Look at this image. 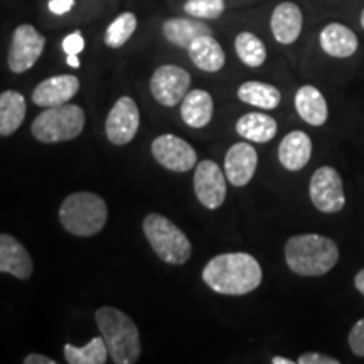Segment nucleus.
<instances>
[{
	"mask_svg": "<svg viewBox=\"0 0 364 364\" xmlns=\"http://www.w3.org/2000/svg\"><path fill=\"white\" fill-rule=\"evenodd\" d=\"M260 263L248 253H223L211 258L203 270V280L213 292L247 295L262 284Z\"/></svg>",
	"mask_w": 364,
	"mask_h": 364,
	"instance_id": "1",
	"label": "nucleus"
},
{
	"mask_svg": "<svg viewBox=\"0 0 364 364\" xmlns=\"http://www.w3.org/2000/svg\"><path fill=\"white\" fill-rule=\"evenodd\" d=\"M285 260L290 270L302 277L326 275L339 260V250L322 235H297L285 245Z\"/></svg>",
	"mask_w": 364,
	"mask_h": 364,
	"instance_id": "2",
	"label": "nucleus"
},
{
	"mask_svg": "<svg viewBox=\"0 0 364 364\" xmlns=\"http://www.w3.org/2000/svg\"><path fill=\"white\" fill-rule=\"evenodd\" d=\"M98 331L107 343L108 354L115 364H134L142 354L140 332L135 322L115 307H102L95 314Z\"/></svg>",
	"mask_w": 364,
	"mask_h": 364,
	"instance_id": "3",
	"label": "nucleus"
},
{
	"mask_svg": "<svg viewBox=\"0 0 364 364\" xmlns=\"http://www.w3.org/2000/svg\"><path fill=\"white\" fill-rule=\"evenodd\" d=\"M108 208L102 196L95 193H73L59 208V221L68 233L90 238L107 225Z\"/></svg>",
	"mask_w": 364,
	"mask_h": 364,
	"instance_id": "4",
	"label": "nucleus"
},
{
	"mask_svg": "<svg viewBox=\"0 0 364 364\" xmlns=\"http://www.w3.org/2000/svg\"><path fill=\"white\" fill-rule=\"evenodd\" d=\"M142 228L154 253L164 263L184 265L193 255V245H191L188 236L166 216L150 213L144 220Z\"/></svg>",
	"mask_w": 364,
	"mask_h": 364,
	"instance_id": "5",
	"label": "nucleus"
},
{
	"mask_svg": "<svg viewBox=\"0 0 364 364\" xmlns=\"http://www.w3.org/2000/svg\"><path fill=\"white\" fill-rule=\"evenodd\" d=\"M86 115L78 105H59L46 108L33 122L31 132L43 144H59L76 139L85 129Z\"/></svg>",
	"mask_w": 364,
	"mask_h": 364,
	"instance_id": "6",
	"label": "nucleus"
},
{
	"mask_svg": "<svg viewBox=\"0 0 364 364\" xmlns=\"http://www.w3.org/2000/svg\"><path fill=\"white\" fill-rule=\"evenodd\" d=\"M44 46L46 38L34 26L22 24L17 27L14 31L11 48H9V70L17 75L29 71L38 63L44 51Z\"/></svg>",
	"mask_w": 364,
	"mask_h": 364,
	"instance_id": "7",
	"label": "nucleus"
},
{
	"mask_svg": "<svg viewBox=\"0 0 364 364\" xmlns=\"http://www.w3.org/2000/svg\"><path fill=\"white\" fill-rule=\"evenodd\" d=\"M311 201L321 213H339L346 206L344 186L334 167H321L314 172L309 186Z\"/></svg>",
	"mask_w": 364,
	"mask_h": 364,
	"instance_id": "8",
	"label": "nucleus"
},
{
	"mask_svg": "<svg viewBox=\"0 0 364 364\" xmlns=\"http://www.w3.org/2000/svg\"><path fill=\"white\" fill-rule=\"evenodd\" d=\"M191 86V75L184 68L164 65L150 78V93L162 107H176L184 100Z\"/></svg>",
	"mask_w": 364,
	"mask_h": 364,
	"instance_id": "9",
	"label": "nucleus"
},
{
	"mask_svg": "<svg viewBox=\"0 0 364 364\" xmlns=\"http://www.w3.org/2000/svg\"><path fill=\"white\" fill-rule=\"evenodd\" d=\"M152 156L172 172H188L198 164V154L193 145L172 134H164L154 140Z\"/></svg>",
	"mask_w": 364,
	"mask_h": 364,
	"instance_id": "10",
	"label": "nucleus"
},
{
	"mask_svg": "<svg viewBox=\"0 0 364 364\" xmlns=\"http://www.w3.org/2000/svg\"><path fill=\"white\" fill-rule=\"evenodd\" d=\"M140 127V112L130 97L117 100L108 113L105 132L113 145H127L135 139Z\"/></svg>",
	"mask_w": 364,
	"mask_h": 364,
	"instance_id": "11",
	"label": "nucleus"
},
{
	"mask_svg": "<svg viewBox=\"0 0 364 364\" xmlns=\"http://www.w3.org/2000/svg\"><path fill=\"white\" fill-rule=\"evenodd\" d=\"M225 172L215 161H203L194 171V193L208 209H218L226 199Z\"/></svg>",
	"mask_w": 364,
	"mask_h": 364,
	"instance_id": "12",
	"label": "nucleus"
},
{
	"mask_svg": "<svg viewBox=\"0 0 364 364\" xmlns=\"http://www.w3.org/2000/svg\"><path fill=\"white\" fill-rule=\"evenodd\" d=\"M258 166V154L253 145L238 142L231 145L225 157V174L228 182L243 188L253 179Z\"/></svg>",
	"mask_w": 364,
	"mask_h": 364,
	"instance_id": "13",
	"label": "nucleus"
},
{
	"mask_svg": "<svg viewBox=\"0 0 364 364\" xmlns=\"http://www.w3.org/2000/svg\"><path fill=\"white\" fill-rule=\"evenodd\" d=\"M80 91V80L73 75H58L44 80L33 91V102L38 107L51 108L66 105Z\"/></svg>",
	"mask_w": 364,
	"mask_h": 364,
	"instance_id": "14",
	"label": "nucleus"
},
{
	"mask_svg": "<svg viewBox=\"0 0 364 364\" xmlns=\"http://www.w3.org/2000/svg\"><path fill=\"white\" fill-rule=\"evenodd\" d=\"M34 263L24 245L14 236L0 235V273H9L19 280L31 279Z\"/></svg>",
	"mask_w": 364,
	"mask_h": 364,
	"instance_id": "15",
	"label": "nucleus"
},
{
	"mask_svg": "<svg viewBox=\"0 0 364 364\" xmlns=\"http://www.w3.org/2000/svg\"><path fill=\"white\" fill-rule=\"evenodd\" d=\"M302 11L297 4L294 2H282L273 9L270 27L272 34L277 43L280 44H292L299 39L302 33Z\"/></svg>",
	"mask_w": 364,
	"mask_h": 364,
	"instance_id": "16",
	"label": "nucleus"
},
{
	"mask_svg": "<svg viewBox=\"0 0 364 364\" xmlns=\"http://www.w3.org/2000/svg\"><path fill=\"white\" fill-rule=\"evenodd\" d=\"M312 156V140L306 132H290L279 147V161L287 171L297 172L307 166Z\"/></svg>",
	"mask_w": 364,
	"mask_h": 364,
	"instance_id": "17",
	"label": "nucleus"
},
{
	"mask_svg": "<svg viewBox=\"0 0 364 364\" xmlns=\"http://www.w3.org/2000/svg\"><path fill=\"white\" fill-rule=\"evenodd\" d=\"M215 102L213 97L204 90L188 91L184 100L181 102V117L186 125L191 129H203L213 118Z\"/></svg>",
	"mask_w": 364,
	"mask_h": 364,
	"instance_id": "18",
	"label": "nucleus"
},
{
	"mask_svg": "<svg viewBox=\"0 0 364 364\" xmlns=\"http://www.w3.org/2000/svg\"><path fill=\"white\" fill-rule=\"evenodd\" d=\"M318 43L324 53L332 58H349L358 51V36L353 33L349 27L344 24H332L326 26L318 36Z\"/></svg>",
	"mask_w": 364,
	"mask_h": 364,
	"instance_id": "19",
	"label": "nucleus"
},
{
	"mask_svg": "<svg viewBox=\"0 0 364 364\" xmlns=\"http://www.w3.org/2000/svg\"><path fill=\"white\" fill-rule=\"evenodd\" d=\"M188 53L193 65L206 73L220 71L226 63L225 51H223L221 44L213 38V34L194 39L188 48Z\"/></svg>",
	"mask_w": 364,
	"mask_h": 364,
	"instance_id": "20",
	"label": "nucleus"
},
{
	"mask_svg": "<svg viewBox=\"0 0 364 364\" xmlns=\"http://www.w3.org/2000/svg\"><path fill=\"white\" fill-rule=\"evenodd\" d=\"M295 110L304 122L312 127H322L327 122V102L316 86L306 85L295 93Z\"/></svg>",
	"mask_w": 364,
	"mask_h": 364,
	"instance_id": "21",
	"label": "nucleus"
},
{
	"mask_svg": "<svg viewBox=\"0 0 364 364\" xmlns=\"http://www.w3.org/2000/svg\"><path fill=\"white\" fill-rule=\"evenodd\" d=\"M162 33L164 38L169 41L171 44L184 49H188L194 39L201 38V36L213 34L211 27L204 24V22L184 19V17H174V19L164 22Z\"/></svg>",
	"mask_w": 364,
	"mask_h": 364,
	"instance_id": "22",
	"label": "nucleus"
},
{
	"mask_svg": "<svg viewBox=\"0 0 364 364\" xmlns=\"http://www.w3.org/2000/svg\"><path fill=\"white\" fill-rule=\"evenodd\" d=\"M26 118V98L19 91L0 93V136H11L21 129Z\"/></svg>",
	"mask_w": 364,
	"mask_h": 364,
	"instance_id": "23",
	"label": "nucleus"
},
{
	"mask_svg": "<svg viewBox=\"0 0 364 364\" xmlns=\"http://www.w3.org/2000/svg\"><path fill=\"white\" fill-rule=\"evenodd\" d=\"M277 122L270 115L265 113H245L243 117L236 122V132L243 136L245 140L255 144H267L277 135Z\"/></svg>",
	"mask_w": 364,
	"mask_h": 364,
	"instance_id": "24",
	"label": "nucleus"
},
{
	"mask_svg": "<svg viewBox=\"0 0 364 364\" xmlns=\"http://www.w3.org/2000/svg\"><path fill=\"white\" fill-rule=\"evenodd\" d=\"M238 98L243 103L253 105L262 110H275L282 102L279 88L262 81H247L238 88Z\"/></svg>",
	"mask_w": 364,
	"mask_h": 364,
	"instance_id": "25",
	"label": "nucleus"
},
{
	"mask_svg": "<svg viewBox=\"0 0 364 364\" xmlns=\"http://www.w3.org/2000/svg\"><path fill=\"white\" fill-rule=\"evenodd\" d=\"M65 358L70 364H105L110 358L103 336L93 338L83 348L73 344L65 346Z\"/></svg>",
	"mask_w": 364,
	"mask_h": 364,
	"instance_id": "26",
	"label": "nucleus"
},
{
	"mask_svg": "<svg viewBox=\"0 0 364 364\" xmlns=\"http://www.w3.org/2000/svg\"><path fill=\"white\" fill-rule=\"evenodd\" d=\"M236 54L245 65L250 68H258L265 63L267 48L260 38L252 33H240L235 39Z\"/></svg>",
	"mask_w": 364,
	"mask_h": 364,
	"instance_id": "27",
	"label": "nucleus"
},
{
	"mask_svg": "<svg viewBox=\"0 0 364 364\" xmlns=\"http://www.w3.org/2000/svg\"><path fill=\"white\" fill-rule=\"evenodd\" d=\"M136 29V17L132 12H124L107 27L105 33V44L112 49L122 48L132 36H134Z\"/></svg>",
	"mask_w": 364,
	"mask_h": 364,
	"instance_id": "28",
	"label": "nucleus"
},
{
	"mask_svg": "<svg viewBox=\"0 0 364 364\" xmlns=\"http://www.w3.org/2000/svg\"><path fill=\"white\" fill-rule=\"evenodd\" d=\"M184 11L196 19H218L225 12V0H188Z\"/></svg>",
	"mask_w": 364,
	"mask_h": 364,
	"instance_id": "29",
	"label": "nucleus"
},
{
	"mask_svg": "<svg viewBox=\"0 0 364 364\" xmlns=\"http://www.w3.org/2000/svg\"><path fill=\"white\" fill-rule=\"evenodd\" d=\"M348 343L356 356L364 358V317L359 318L356 324L353 326V329L349 331Z\"/></svg>",
	"mask_w": 364,
	"mask_h": 364,
	"instance_id": "30",
	"label": "nucleus"
},
{
	"mask_svg": "<svg viewBox=\"0 0 364 364\" xmlns=\"http://www.w3.org/2000/svg\"><path fill=\"white\" fill-rule=\"evenodd\" d=\"M85 49V39L81 33H71L63 39V51L66 54H80Z\"/></svg>",
	"mask_w": 364,
	"mask_h": 364,
	"instance_id": "31",
	"label": "nucleus"
},
{
	"mask_svg": "<svg viewBox=\"0 0 364 364\" xmlns=\"http://www.w3.org/2000/svg\"><path fill=\"white\" fill-rule=\"evenodd\" d=\"M299 364H339V359L322 353H304L297 359Z\"/></svg>",
	"mask_w": 364,
	"mask_h": 364,
	"instance_id": "32",
	"label": "nucleus"
},
{
	"mask_svg": "<svg viewBox=\"0 0 364 364\" xmlns=\"http://www.w3.org/2000/svg\"><path fill=\"white\" fill-rule=\"evenodd\" d=\"M75 6V0H49L48 7L49 11L56 16H63V14H68Z\"/></svg>",
	"mask_w": 364,
	"mask_h": 364,
	"instance_id": "33",
	"label": "nucleus"
},
{
	"mask_svg": "<svg viewBox=\"0 0 364 364\" xmlns=\"http://www.w3.org/2000/svg\"><path fill=\"white\" fill-rule=\"evenodd\" d=\"M24 364H56V361L51 358L44 356V354L33 353V354H29V356L24 358Z\"/></svg>",
	"mask_w": 364,
	"mask_h": 364,
	"instance_id": "34",
	"label": "nucleus"
},
{
	"mask_svg": "<svg viewBox=\"0 0 364 364\" xmlns=\"http://www.w3.org/2000/svg\"><path fill=\"white\" fill-rule=\"evenodd\" d=\"M354 285H356L359 294L364 295V268H363V270H359L356 273V277H354Z\"/></svg>",
	"mask_w": 364,
	"mask_h": 364,
	"instance_id": "35",
	"label": "nucleus"
},
{
	"mask_svg": "<svg viewBox=\"0 0 364 364\" xmlns=\"http://www.w3.org/2000/svg\"><path fill=\"white\" fill-rule=\"evenodd\" d=\"M68 65L71 68H80V59H78V54H68Z\"/></svg>",
	"mask_w": 364,
	"mask_h": 364,
	"instance_id": "36",
	"label": "nucleus"
},
{
	"mask_svg": "<svg viewBox=\"0 0 364 364\" xmlns=\"http://www.w3.org/2000/svg\"><path fill=\"white\" fill-rule=\"evenodd\" d=\"M273 364H294L292 359H287V358H282V356H275L272 359Z\"/></svg>",
	"mask_w": 364,
	"mask_h": 364,
	"instance_id": "37",
	"label": "nucleus"
},
{
	"mask_svg": "<svg viewBox=\"0 0 364 364\" xmlns=\"http://www.w3.org/2000/svg\"><path fill=\"white\" fill-rule=\"evenodd\" d=\"M361 26H363V29H364V11L361 14Z\"/></svg>",
	"mask_w": 364,
	"mask_h": 364,
	"instance_id": "38",
	"label": "nucleus"
}]
</instances>
